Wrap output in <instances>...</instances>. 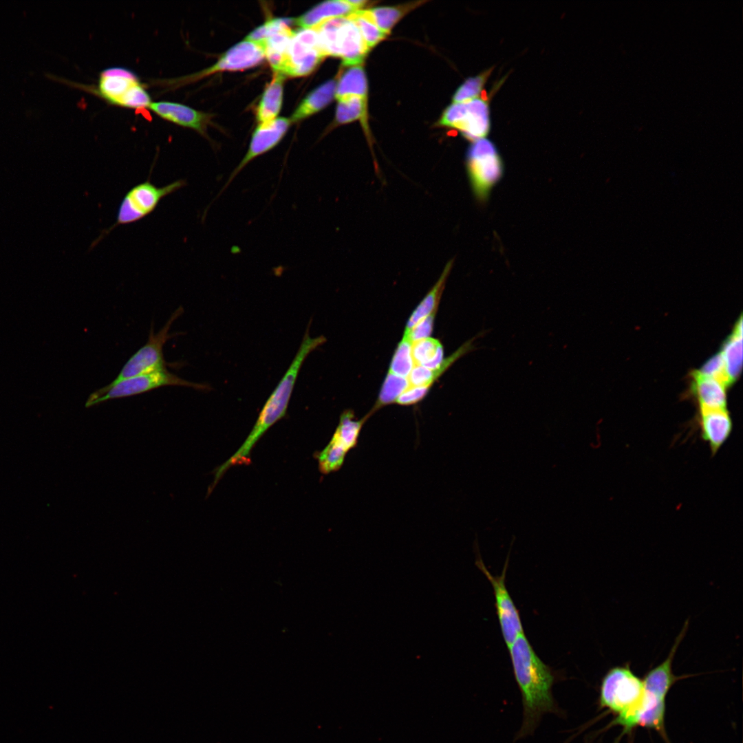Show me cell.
I'll list each match as a JSON object with an SVG mask.
<instances>
[{"label":"cell","instance_id":"6da1fadb","mask_svg":"<svg viewBox=\"0 0 743 743\" xmlns=\"http://www.w3.org/2000/svg\"><path fill=\"white\" fill-rule=\"evenodd\" d=\"M515 678L521 694L523 720L516 739L532 734L541 717L548 713L562 715L552 687L554 676L537 655L524 633L508 647Z\"/></svg>","mask_w":743,"mask_h":743},{"label":"cell","instance_id":"7a4b0ae2","mask_svg":"<svg viewBox=\"0 0 743 743\" xmlns=\"http://www.w3.org/2000/svg\"><path fill=\"white\" fill-rule=\"evenodd\" d=\"M325 341L323 336L312 338L309 327L306 330L295 356L264 404L248 436L239 449L215 471L211 491L230 466L250 462V454L256 443L270 427L286 416L294 385L305 360Z\"/></svg>","mask_w":743,"mask_h":743},{"label":"cell","instance_id":"3957f363","mask_svg":"<svg viewBox=\"0 0 743 743\" xmlns=\"http://www.w3.org/2000/svg\"><path fill=\"white\" fill-rule=\"evenodd\" d=\"M313 28L325 56L340 57L343 66L361 65L369 51L359 29L347 17L327 19Z\"/></svg>","mask_w":743,"mask_h":743},{"label":"cell","instance_id":"277c9868","mask_svg":"<svg viewBox=\"0 0 743 743\" xmlns=\"http://www.w3.org/2000/svg\"><path fill=\"white\" fill-rule=\"evenodd\" d=\"M466 166L475 197L484 202L504 173L503 161L494 143L486 138L473 142Z\"/></svg>","mask_w":743,"mask_h":743},{"label":"cell","instance_id":"5b68a950","mask_svg":"<svg viewBox=\"0 0 743 743\" xmlns=\"http://www.w3.org/2000/svg\"><path fill=\"white\" fill-rule=\"evenodd\" d=\"M164 386H182L202 391L210 389L208 385L186 380L164 369L111 382L91 393L85 407H90L109 400L135 396Z\"/></svg>","mask_w":743,"mask_h":743},{"label":"cell","instance_id":"8992f818","mask_svg":"<svg viewBox=\"0 0 743 743\" xmlns=\"http://www.w3.org/2000/svg\"><path fill=\"white\" fill-rule=\"evenodd\" d=\"M186 185L185 180H178L163 186H157L148 177L146 181L133 186L123 197L118 207L116 223L103 232V235L93 245L116 226L133 224L144 219L155 211L162 199Z\"/></svg>","mask_w":743,"mask_h":743},{"label":"cell","instance_id":"52a82bcc","mask_svg":"<svg viewBox=\"0 0 743 743\" xmlns=\"http://www.w3.org/2000/svg\"><path fill=\"white\" fill-rule=\"evenodd\" d=\"M94 91L110 105L125 108H147L151 102L149 92L138 78L122 67L103 71Z\"/></svg>","mask_w":743,"mask_h":743},{"label":"cell","instance_id":"ba28073f","mask_svg":"<svg viewBox=\"0 0 743 743\" xmlns=\"http://www.w3.org/2000/svg\"><path fill=\"white\" fill-rule=\"evenodd\" d=\"M643 693V682L630 669L629 663L610 668L603 676L599 704L618 715L632 710Z\"/></svg>","mask_w":743,"mask_h":743},{"label":"cell","instance_id":"9c48e42d","mask_svg":"<svg viewBox=\"0 0 743 743\" xmlns=\"http://www.w3.org/2000/svg\"><path fill=\"white\" fill-rule=\"evenodd\" d=\"M182 313L183 308L180 306L171 314L166 324L157 333H154L153 325H151L147 343L130 357L112 382L116 383L133 376L166 369L162 348L166 342L175 335V334H171L169 331L173 323Z\"/></svg>","mask_w":743,"mask_h":743},{"label":"cell","instance_id":"30bf717a","mask_svg":"<svg viewBox=\"0 0 743 743\" xmlns=\"http://www.w3.org/2000/svg\"><path fill=\"white\" fill-rule=\"evenodd\" d=\"M439 124L458 129L472 142L485 138L491 128L488 103L480 98L464 103H453L444 110Z\"/></svg>","mask_w":743,"mask_h":743},{"label":"cell","instance_id":"8fae6325","mask_svg":"<svg viewBox=\"0 0 743 743\" xmlns=\"http://www.w3.org/2000/svg\"><path fill=\"white\" fill-rule=\"evenodd\" d=\"M325 57L316 30L312 28L295 32L279 72L292 77L310 74Z\"/></svg>","mask_w":743,"mask_h":743},{"label":"cell","instance_id":"7c38bea8","mask_svg":"<svg viewBox=\"0 0 743 743\" xmlns=\"http://www.w3.org/2000/svg\"><path fill=\"white\" fill-rule=\"evenodd\" d=\"M264 58L263 46L245 39L225 52L214 65L199 72L179 78L171 84L182 85L220 72L246 69L257 65Z\"/></svg>","mask_w":743,"mask_h":743},{"label":"cell","instance_id":"4fadbf2b","mask_svg":"<svg viewBox=\"0 0 743 743\" xmlns=\"http://www.w3.org/2000/svg\"><path fill=\"white\" fill-rule=\"evenodd\" d=\"M477 567L486 575L491 582L495 598V607L502 636L508 648L516 638L524 632L519 612L506 587L505 576L508 559L501 575L494 576L486 568L480 555L475 561Z\"/></svg>","mask_w":743,"mask_h":743},{"label":"cell","instance_id":"5bb4252c","mask_svg":"<svg viewBox=\"0 0 743 743\" xmlns=\"http://www.w3.org/2000/svg\"><path fill=\"white\" fill-rule=\"evenodd\" d=\"M291 19H274L252 31L246 39L260 43L265 57L274 72H279L288 46L295 32L289 26Z\"/></svg>","mask_w":743,"mask_h":743},{"label":"cell","instance_id":"9a60e30c","mask_svg":"<svg viewBox=\"0 0 743 743\" xmlns=\"http://www.w3.org/2000/svg\"><path fill=\"white\" fill-rule=\"evenodd\" d=\"M291 122L289 118H276L269 122L259 123L252 133L247 152L230 174L219 195L251 161L275 147L285 136Z\"/></svg>","mask_w":743,"mask_h":743},{"label":"cell","instance_id":"2e32d148","mask_svg":"<svg viewBox=\"0 0 743 743\" xmlns=\"http://www.w3.org/2000/svg\"><path fill=\"white\" fill-rule=\"evenodd\" d=\"M694 430L709 447L711 457L715 455L728 440L733 431V422L726 409H699Z\"/></svg>","mask_w":743,"mask_h":743},{"label":"cell","instance_id":"e0dca14e","mask_svg":"<svg viewBox=\"0 0 743 743\" xmlns=\"http://www.w3.org/2000/svg\"><path fill=\"white\" fill-rule=\"evenodd\" d=\"M148 109L164 120L193 129L207 137L206 129L211 118L208 114L172 101L151 102Z\"/></svg>","mask_w":743,"mask_h":743},{"label":"cell","instance_id":"ac0fdd59","mask_svg":"<svg viewBox=\"0 0 743 743\" xmlns=\"http://www.w3.org/2000/svg\"><path fill=\"white\" fill-rule=\"evenodd\" d=\"M691 376L692 391L699 409H726V386L724 383L698 371H694Z\"/></svg>","mask_w":743,"mask_h":743},{"label":"cell","instance_id":"d6986e66","mask_svg":"<svg viewBox=\"0 0 743 743\" xmlns=\"http://www.w3.org/2000/svg\"><path fill=\"white\" fill-rule=\"evenodd\" d=\"M411 355L414 365L437 370L441 374L455 361L452 356L444 359V350L441 343L431 337L412 342Z\"/></svg>","mask_w":743,"mask_h":743},{"label":"cell","instance_id":"ffe728a7","mask_svg":"<svg viewBox=\"0 0 743 743\" xmlns=\"http://www.w3.org/2000/svg\"><path fill=\"white\" fill-rule=\"evenodd\" d=\"M358 11L347 0L327 1L318 4L294 20L301 29L312 28L327 19L348 17Z\"/></svg>","mask_w":743,"mask_h":743},{"label":"cell","instance_id":"44dd1931","mask_svg":"<svg viewBox=\"0 0 743 743\" xmlns=\"http://www.w3.org/2000/svg\"><path fill=\"white\" fill-rule=\"evenodd\" d=\"M337 81L329 80L310 92L292 114L291 122H299L319 111L335 97Z\"/></svg>","mask_w":743,"mask_h":743},{"label":"cell","instance_id":"7402d4cb","mask_svg":"<svg viewBox=\"0 0 743 743\" xmlns=\"http://www.w3.org/2000/svg\"><path fill=\"white\" fill-rule=\"evenodd\" d=\"M284 77V75L274 72L272 80L266 87L256 111L259 123L271 121L278 115L282 103Z\"/></svg>","mask_w":743,"mask_h":743},{"label":"cell","instance_id":"603a6c76","mask_svg":"<svg viewBox=\"0 0 743 743\" xmlns=\"http://www.w3.org/2000/svg\"><path fill=\"white\" fill-rule=\"evenodd\" d=\"M724 360L726 375L731 384L737 379L742 367V319H739L732 334L723 345L720 352Z\"/></svg>","mask_w":743,"mask_h":743},{"label":"cell","instance_id":"cb8c5ba5","mask_svg":"<svg viewBox=\"0 0 743 743\" xmlns=\"http://www.w3.org/2000/svg\"><path fill=\"white\" fill-rule=\"evenodd\" d=\"M453 263V259L450 260L446 263V266L443 270V272L441 274V276L440 277L436 283L424 297V298L417 306L415 310L412 312L407 323L405 331H408L411 330L420 321L425 319L427 316H428L433 312H436V309L440 302L442 291L444 288L445 283L451 270Z\"/></svg>","mask_w":743,"mask_h":743},{"label":"cell","instance_id":"d4e9b609","mask_svg":"<svg viewBox=\"0 0 743 743\" xmlns=\"http://www.w3.org/2000/svg\"><path fill=\"white\" fill-rule=\"evenodd\" d=\"M349 96L367 98V82L361 65L348 67L337 81L335 98L339 100Z\"/></svg>","mask_w":743,"mask_h":743},{"label":"cell","instance_id":"484cf974","mask_svg":"<svg viewBox=\"0 0 743 743\" xmlns=\"http://www.w3.org/2000/svg\"><path fill=\"white\" fill-rule=\"evenodd\" d=\"M370 415L369 413L360 420H357L352 410L343 411L331 439L349 452L356 446L360 431Z\"/></svg>","mask_w":743,"mask_h":743},{"label":"cell","instance_id":"4316f807","mask_svg":"<svg viewBox=\"0 0 743 743\" xmlns=\"http://www.w3.org/2000/svg\"><path fill=\"white\" fill-rule=\"evenodd\" d=\"M424 1H415L397 6L377 7L368 11L378 28L388 34L394 25L409 11Z\"/></svg>","mask_w":743,"mask_h":743},{"label":"cell","instance_id":"83f0119b","mask_svg":"<svg viewBox=\"0 0 743 743\" xmlns=\"http://www.w3.org/2000/svg\"><path fill=\"white\" fill-rule=\"evenodd\" d=\"M367 100L359 96H349L338 100L336 122L345 124L360 119L363 120L365 124L367 117Z\"/></svg>","mask_w":743,"mask_h":743},{"label":"cell","instance_id":"f1b7e54d","mask_svg":"<svg viewBox=\"0 0 743 743\" xmlns=\"http://www.w3.org/2000/svg\"><path fill=\"white\" fill-rule=\"evenodd\" d=\"M409 387L407 378L388 372L383 383L378 400L369 413L372 414L379 408L396 402L400 395Z\"/></svg>","mask_w":743,"mask_h":743},{"label":"cell","instance_id":"f546056e","mask_svg":"<svg viewBox=\"0 0 743 743\" xmlns=\"http://www.w3.org/2000/svg\"><path fill=\"white\" fill-rule=\"evenodd\" d=\"M347 17L356 25L369 50L386 37L387 34L378 28L368 10H358Z\"/></svg>","mask_w":743,"mask_h":743},{"label":"cell","instance_id":"4dcf8cb0","mask_svg":"<svg viewBox=\"0 0 743 743\" xmlns=\"http://www.w3.org/2000/svg\"><path fill=\"white\" fill-rule=\"evenodd\" d=\"M347 453L345 449L331 439L316 456L320 472L323 474H328L339 470L343 464Z\"/></svg>","mask_w":743,"mask_h":743},{"label":"cell","instance_id":"1f68e13d","mask_svg":"<svg viewBox=\"0 0 743 743\" xmlns=\"http://www.w3.org/2000/svg\"><path fill=\"white\" fill-rule=\"evenodd\" d=\"M411 343L407 336H403L393 355L389 372L401 377H408L414 366Z\"/></svg>","mask_w":743,"mask_h":743},{"label":"cell","instance_id":"d6a6232c","mask_svg":"<svg viewBox=\"0 0 743 743\" xmlns=\"http://www.w3.org/2000/svg\"><path fill=\"white\" fill-rule=\"evenodd\" d=\"M493 68L491 67L477 76L467 78L455 92L453 102L464 103L478 98Z\"/></svg>","mask_w":743,"mask_h":743},{"label":"cell","instance_id":"836d02e7","mask_svg":"<svg viewBox=\"0 0 743 743\" xmlns=\"http://www.w3.org/2000/svg\"><path fill=\"white\" fill-rule=\"evenodd\" d=\"M698 372L703 375L717 379L726 386L731 384L726 373L721 352L709 358Z\"/></svg>","mask_w":743,"mask_h":743},{"label":"cell","instance_id":"e575fe53","mask_svg":"<svg viewBox=\"0 0 743 743\" xmlns=\"http://www.w3.org/2000/svg\"><path fill=\"white\" fill-rule=\"evenodd\" d=\"M441 374L421 365H414L407 377L409 387H429Z\"/></svg>","mask_w":743,"mask_h":743},{"label":"cell","instance_id":"d590c367","mask_svg":"<svg viewBox=\"0 0 743 743\" xmlns=\"http://www.w3.org/2000/svg\"><path fill=\"white\" fill-rule=\"evenodd\" d=\"M435 312H434L427 316L411 330L405 331L404 336H407L411 342L430 337L433 331Z\"/></svg>","mask_w":743,"mask_h":743},{"label":"cell","instance_id":"8d00e7d4","mask_svg":"<svg viewBox=\"0 0 743 743\" xmlns=\"http://www.w3.org/2000/svg\"><path fill=\"white\" fill-rule=\"evenodd\" d=\"M427 387H409L397 398L396 403L400 405H411L422 400L429 390Z\"/></svg>","mask_w":743,"mask_h":743}]
</instances>
